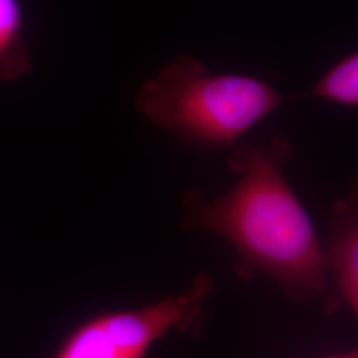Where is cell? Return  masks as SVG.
Instances as JSON below:
<instances>
[{"label": "cell", "instance_id": "cell-1", "mask_svg": "<svg viewBox=\"0 0 358 358\" xmlns=\"http://www.w3.org/2000/svg\"><path fill=\"white\" fill-rule=\"evenodd\" d=\"M289 157L291 145L280 136L236 145L227 159L238 178L234 186L211 201L199 192H185L182 226L224 238L244 276L262 273L289 300L319 301L333 312L338 304L317 231L284 176Z\"/></svg>", "mask_w": 358, "mask_h": 358}, {"label": "cell", "instance_id": "cell-2", "mask_svg": "<svg viewBox=\"0 0 358 358\" xmlns=\"http://www.w3.org/2000/svg\"><path fill=\"white\" fill-rule=\"evenodd\" d=\"M284 100L260 78L213 73L199 60L182 55L142 85L136 106L183 143L217 152L235 146Z\"/></svg>", "mask_w": 358, "mask_h": 358}, {"label": "cell", "instance_id": "cell-3", "mask_svg": "<svg viewBox=\"0 0 358 358\" xmlns=\"http://www.w3.org/2000/svg\"><path fill=\"white\" fill-rule=\"evenodd\" d=\"M214 288V279L202 272L153 304L100 313L78 324L50 358H145L170 333L201 331Z\"/></svg>", "mask_w": 358, "mask_h": 358}, {"label": "cell", "instance_id": "cell-4", "mask_svg": "<svg viewBox=\"0 0 358 358\" xmlns=\"http://www.w3.org/2000/svg\"><path fill=\"white\" fill-rule=\"evenodd\" d=\"M324 267L338 307L344 306L355 317L358 313L357 189L336 201L331 211V231L322 245Z\"/></svg>", "mask_w": 358, "mask_h": 358}, {"label": "cell", "instance_id": "cell-5", "mask_svg": "<svg viewBox=\"0 0 358 358\" xmlns=\"http://www.w3.org/2000/svg\"><path fill=\"white\" fill-rule=\"evenodd\" d=\"M32 72L22 0H0V81H13Z\"/></svg>", "mask_w": 358, "mask_h": 358}, {"label": "cell", "instance_id": "cell-6", "mask_svg": "<svg viewBox=\"0 0 358 358\" xmlns=\"http://www.w3.org/2000/svg\"><path fill=\"white\" fill-rule=\"evenodd\" d=\"M308 96L345 108L358 105V55L350 53L328 69Z\"/></svg>", "mask_w": 358, "mask_h": 358}, {"label": "cell", "instance_id": "cell-7", "mask_svg": "<svg viewBox=\"0 0 358 358\" xmlns=\"http://www.w3.org/2000/svg\"><path fill=\"white\" fill-rule=\"evenodd\" d=\"M327 358H358L357 352L356 350H350V352H344V353H337Z\"/></svg>", "mask_w": 358, "mask_h": 358}]
</instances>
